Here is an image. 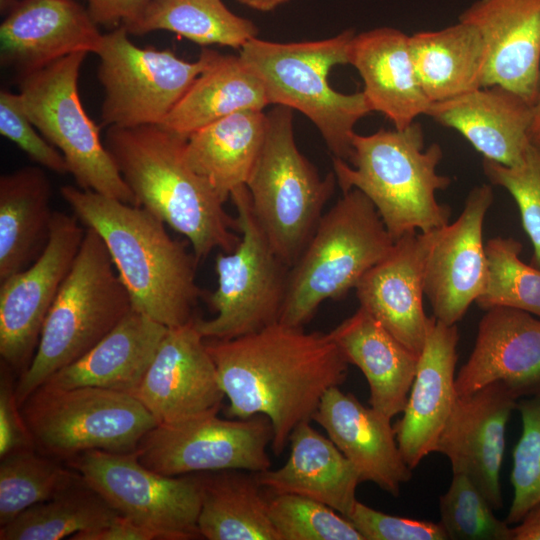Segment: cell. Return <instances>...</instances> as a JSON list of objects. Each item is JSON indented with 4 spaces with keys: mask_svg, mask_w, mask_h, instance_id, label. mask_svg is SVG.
<instances>
[{
    "mask_svg": "<svg viewBox=\"0 0 540 540\" xmlns=\"http://www.w3.org/2000/svg\"><path fill=\"white\" fill-rule=\"evenodd\" d=\"M522 432L513 450L510 481L513 499L506 517L509 524L519 523L540 503V393L517 401Z\"/></svg>",
    "mask_w": 540,
    "mask_h": 540,
    "instance_id": "cell-41",
    "label": "cell"
},
{
    "mask_svg": "<svg viewBox=\"0 0 540 540\" xmlns=\"http://www.w3.org/2000/svg\"><path fill=\"white\" fill-rule=\"evenodd\" d=\"M432 231H412L400 237L355 287L360 307L418 356L430 321L423 307V278Z\"/></svg>",
    "mask_w": 540,
    "mask_h": 540,
    "instance_id": "cell-22",
    "label": "cell"
},
{
    "mask_svg": "<svg viewBox=\"0 0 540 540\" xmlns=\"http://www.w3.org/2000/svg\"><path fill=\"white\" fill-rule=\"evenodd\" d=\"M71 467L38 454L36 448L10 453L0 463V525L35 504L51 499L79 478Z\"/></svg>",
    "mask_w": 540,
    "mask_h": 540,
    "instance_id": "cell-37",
    "label": "cell"
},
{
    "mask_svg": "<svg viewBox=\"0 0 540 540\" xmlns=\"http://www.w3.org/2000/svg\"><path fill=\"white\" fill-rule=\"evenodd\" d=\"M348 519L363 540H446L440 523L394 516L356 502Z\"/></svg>",
    "mask_w": 540,
    "mask_h": 540,
    "instance_id": "cell-44",
    "label": "cell"
},
{
    "mask_svg": "<svg viewBox=\"0 0 540 540\" xmlns=\"http://www.w3.org/2000/svg\"><path fill=\"white\" fill-rule=\"evenodd\" d=\"M98 27L76 0H19L0 25V64L19 80L71 54H95Z\"/></svg>",
    "mask_w": 540,
    "mask_h": 540,
    "instance_id": "cell-19",
    "label": "cell"
},
{
    "mask_svg": "<svg viewBox=\"0 0 540 540\" xmlns=\"http://www.w3.org/2000/svg\"><path fill=\"white\" fill-rule=\"evenodd\" d=\"M201 491L198 528L208 540H280L268 513V492L255 472L194 473Z\"/></svg>",
    "mask_w": 540,
    "mask_h": 540,
    "instance_id": "cell-32",
    "label": "cell"
},
{
    "mask_svg": "<svg viewBox=\"0 0 540 540\" xmlns=\"http://www.w3.org/2000/svg\"><path fill=\"white\" fill-rule=\"evenodd\" d=\"M168 329L132 309L86 354L45 383L66 389L98 387L134 396Z\"/></svg>",
    "mask_w": 540,
    "mask_h": 540,
    "instance_id": "cell-29",
    "label": "cell"
},
{
    "mask_svg": "<svg viewBox=\"0 0 540 540\" xmlns=\"http://www.w3.org/2000/svg\"><path fill=\"white\" fill-rule=\"evenodd\" d=\"M312 420L353 464L361 482H372L394 497L400 495L412 469L401 454L390 418L337 386L324 394Z\"/></svg>",
    "mask_w": 540,
    "mask_h": 540,
    "instance_id": "cell-24",
    "label": "cell"
},
{
    "mask_svg": "<svg viewBox=\"0 0 540 540\" xmlns=\"http://www.w3.org/2000/svg\"><path fill=\"white\" fill-rule=\"evenodd\" d=\"M269 105L258 76L237 55L217 51L161 124L187 138L195 131L236 112Z\"/></svg>",
    "mask_w": 540,
    "mask_h": 540,
    "instance_id": "cell-33",
    "label": "cell"
},
{
    "mask_svg": "<svg viewBox=\"0 0 540 540\" xmlns=\"http://www.w3.org/2000/svg\"><path fill=\"white\" fill-rule=\"evenodd\" d=\"M51 183L41 166H24L0 177V281L42 254L54 211Z\"/></svg>",
    "mask_w": 540,
    "mask_h": 540,
    "instance_id": "cell-30",
    "label": "cell"
},
{
    "mask_svg": "<svg viewBox=\"0 0 540 540\" xmlns=\"http://www.w3.org/2000/svg\"><path fill=\"white\" fill-rule=\"evenodd\" d=\"M349 364L358 367L370 390V406L392 419L407 403L419 356L359 306L329 332Z\"/></svg>",
    "mask_w": 540,
    "mask_h": 540,
    "instance_id": "cell-28",
    "label": "cell"
},
{
    "mask_svg": "<svg viewBox=\"0 0 540 540\" xmlns=\"http://www.w3.org/2000/svg\"><path fill=\"white\" fill-rule=\"evenodd\" d=\"M120 515L82 477L0 529L1 540H58L102 528Z\"/></svg>",
    "mask_w": 540,
    "mask_h": 540,
    "instance_id": "cell-36",
    "label": "cell"
},
{
    "mask_svg": "<svg viewBox=\"0 0 540 540\" xmlns=\"http://www.w3.org/2000/svg\"><path fill=\"white\" fill-rule=\"evenodd\" d=\"M440 525L451 540H513L506 520L464 474L453 473L448 490L439 497Z\"/></svg>",
    "mask_w": 540,
    "mask_h": 540,
    "instance_id": "cell-39",
    "label": "cell"
},
{
    "mask_svg": "<svg viewBox=\"0 0 540 540\" xmlns=\"http://www.w3.org/2000/svg\"><path fill=\"white\" fill-rule=\"evenodd\" d=\"M373 203L352 189L322 215L297 261L290 267L279 322L303 327L327 299L355 288L394 246Z\"/></svg>",
    "mask_w": 540,
    "mask_h": 540,
    "instance_id": "cell-7",
    "label": "cell"
},
{
    "mask_svg": "<svg viewBox=\"0 0 540 540\" xmlns=\"http://www.w3.org/2000/svg\"><path fill=\"white\" fill-rule=\"evenodd\" d=\"M530 143L540 149V95L533 104L532 122L529 129Z\"/></svg>",
    "mask_w": 540,
    "mask_h": 540,
    "instance_id": "cell-49",
    "label": "cell"
},
{
    "mask_svg": "<svg viewBox=\"0 0 540 540\" xmlns=\"http://www.w3.org/2000/svg\"><path fill=\"white\" fill-rule=\"evenodd\" d=\"M267 114L245 110L205 126L186 139L184 157L225 202L245 186L261 150Z\"/></svg>",
    "mask_w": 540,
    "mask_h": 540,
    "instance_id": "cell-31",
    "label": "cell"
},
{
    "mask_svg": "<svg viewBox=\"0 0 540 540\" xmlns=\"http://www.w3.org/2000/svg\"><path fill=\"white\" fill-rule=\"evenodd\" d=\"M482 36L484 86L499 85L534 104L540 95V0H477L459 16Z\"/></svg>",
    "mask_w": 540,
    "mask_h": 540,
    "instance_id": "cell-21",
    "label": "cell"
},
{
    "mask_svg": "<svg viewBox=\"0 0 540 540\" xmlns=\"http://www.w3.org/2000/svg\"><path fill=\"white\" fill-rule=\"evenodd\" d=\"M70 540H154L155 537L146 529L129 519L120 516L112 523L92 531L79 532Z\"/></svg>",
    "mask_w": 540,
    "mask_h": 540,
    "instance_id": "cell-47",
    "label": "cell"
},
{
    "mask_svg": "<svg viewBox=\"0 0 540 540\" xmlns=\"http://www.w3.org/2000/svg\"><path fill=\"white\" fill-rule=\"evenodd\" d=\"M120 515L155 539L202 538L198 528L201 491L195 474L167 476L139 460L135 452L89 450L66 460Z\"/></svg>",
    "mask_w": 540,
    "mask_h": 540,
    "instance_id": "cell-13",
    "label": "cell"
},
{
    "mask_svg": "<svg viewBox=\"0 0 540 540\" xmlns=\"http://www.w3.org/2000/svg\"><path fill=\"white\" fill-rule=\"evenodd\" d=\"M352 29L318 41L278 43L249 40L239 50L244 64L261 80L269 105L303 113L317 127L335 158L352 156L355 124L371 108L363 92L345 94L328 82L329 71L348 64Z\"/></svg>",
    "mask_w": 540,
    "mask_h": 540,
    "instance_id": "cell-5",
    "label": "cell"
},
{
    "mask_svg": "<svg viewBox=\"0 0 540 540\" xmlns=\"http://www.w3.org/2000/svg\"><path fill=\"white\" fill-rule=\"evenodd\" d=\"M20 407L35 448L65 460L89 450L135 452L157 425L135 396L98 387L44 383Z\"/></svg>",
    "mask_w": 540,
    "mask_h": 540,
    "instance_id": "cell-9",
    "label": "cell"
},
{
    "mask_svg": "<svg viewBox=\"0 0 540 540\" xmlns=\"http://www.w3.org/2000/svg\"><path fill=\"white\" fill-rule=\"evenodd\" d=\"M240 241L215 259L217 288L209 295L215 316L196 319L205 339H232L265 328L280 319L289 267L277 256L254 215L246 186L231 195Z\"/></svg>",
    "mask_w": 540,
    "mask_h": 540,
    "instance_id": "cell-11",
    "label": "cell"
},
{
    "mask_svg": "<svg viewBox=\"0 0 540 540\" xmlns=\"http://www.w3.org/2000/svg\"><path fill=\"white\" fill-rule=\"evenodd\" d=\"M268 513L280 540H363L347 517L304 496L268 493Z\"/></svg>",
    "mask_w": 540,
    "mask_h": 540,
    "instance_id": "cell-40",
    "label": "cell"
},
{
    "mask_svg": "<svg viewBox=\"0 0 540 540\" xmlns=\"http://www.w3.org/2000/svg\"><path fill=\"white\" fill-rule=\"evenodd\" d=\"M216 365L227 415H264L280 455L294 428L311 421L324 394L343 384L348 362L329 333L275 322L232 339H205Z\"/></svg>",
    "mask_w": 540,
    "mask_h": 540,
    "instance_id": "cell-1",
    "label": "cell"
},
{
    "mask_svg": "<svg viewBox=\"0 0 540 540\" xmlns=\"http://www.w3.org/2000/svg\"><path fill=\"white\" fill-rule=\"evenodd\" d=\"M88 53L77 52L18 80L24 110L66 160L77 187L137 206L78 90Z\"/></svg>",
    "mask_w": 540,
    "mask_h": 540,
    "instance_id": "cell-10",
    "label": "cell"
},
{
    "mask_svg": "<svg viewBox=\"0 0 540 540\" xmlns=\"http://www.w3.org/2000/svg\"><path fill=\"white\" fill-rule=\"evenodd\" d=\"M482 167L489 181L505 188L516 201L533 246L530 264L540 269V149L531 144L521 163L515 166L483 158Z\"/></svg>",
    "mask_w": 540,
    "mask_h": 540,
    "instance_id": "cell-42",
    "label": "cell"
},
{
    "mask_svg": "<svg viewBox=\"0 0 540 540\" xmlns=\"http://www.w3.org/2000/svg\"><path fill=\"white\" fill-rule=\"evenodd\" d=\"M289 442L290 454L283 466L257 473L261 485L271 494L290 493L313 499L348 518L361 482L353 464L310 421L297 425Z\"/></svg>",
    "mask_w": 540,
    "mask_h": 540,
    "instance_id": "cell-27",
    "label": "cell"
},
{
    "mask_svg": "<svg viewBox=\"0 0 540 540\" xmlns=\"http://www.w3.org/2000/svg\"><path fill=\"white\" fill-rule=\"evenodd\" d=\"M412 61L429 100L440 102L480 87L486 49L475 26L464 21L409 36Z\"/></svg>",
    "mask_w": 540,
    "mask_h": 540,
    "instance_id": "cell-34",
    "label": "cell"
},
{
    "mask_svg": "<svg viewBox=\"0 0 540 540\" xmlns=\"http://www.w3.org/2000/svg\"><path fill=\"white\" fill-rule=\"evenodd\" d=\"M85 231L74 214L54 211L42 254L26 269L0 281V355L11 370L21 374L30 365Z\"/></svg>",
    "mask_w": 540,
    "mask_h": 540,
    "instance_id": "cell-15",
    "label": "cell"
},
{
    "mask_svg": "<svg viewBox=\"0 0 540 540\" xmlns=\"http://www.w3.org/2000/svg\"><path fill=\"white\" fill-rule=\"evenodd\" d=\"M60 193L77 219L105 243L132 308L174 328L192 321L201 291L197 258L174 240L164 222L140 206L64 185Z\"/></svg>",
    "mask_w": 540,
    "mask_h": 540,
    "instance_id": "cell-2",
    "label": "cell"
},
{
    "mask_svg": "<svg viewBox=\"0 0 540 540\" xmlns=\"http://www.w3.org/2000/svg\"><path fill=\"white\" fill-rule=\"evenodd\" d=\"M124 27L130 35L165 30L202 46L238 50L258 34L251 20L231 12L222 0H150L143 13Z\"/></svg>",
    "mask_w": 540,
    "mask_h": 540,
    "instance_id": "cell-35",
    "label": "cell"
},
{
    "mask_svg": "<svg viewBox=\"0 0 540 540\" xmlns=\"http://www.w3.org/2000/svg\"><path fill=\"white\" fill-rule=\"evenodd\" d=\"M208 413L180 422L157 424L135 453L147 468L167 476L239 469L262 472L271 466L273 440L268 417L222 419Z\"/></svg>",
    "mask_w": 540,
    "mask_h": 540,
    "instance_id": "cell-14",
    "label": "cell"
},
{
    "mask_svg": "<svg viewBox=\"0 0 540 540\" xmlns=\"http://www.w3.org/2000/svg\"><path fill=\"white\" fill-rule=\"evenodd\" d=\"M92 20L98 25L114 29L127 26L145 10L150 0H85Z\"/></svg>",
    "mask_w": 540,
    "mask_h": 540,
    "instance_id": "cell-46",
    "label": "cell"
},
{
    "mask_svg": "<svg viewBox=\"0 0 540 540\" xmlns=\"http://www.w3.org/2000/svg\"><path fill=\"white\" fill-rule=\"evenodd\" d=\"M336 182L334 173L321 178L299 151L292 109L277 105L267 113L264 141L245 186L257 222L289 268L316 229Z\"/></svg>",
    "mask_w": 540,
    "mask_h": 540,
    "instance_id": "cell-8",
    "label": "cell"
},
{
    "mask_svg": "<svg viewBox=\"0 0 540 540\" xmlns=\"http://www.w3.org/2000/svg\"><path fill=\"white\" fill-rule=\"evenodd\" d=\"M129 35L122 25L110 30L95 53L104 89L102 125H161L216 51L203 49L197 61L189 62L170 50L140 48Z\"/></svg>",
    "mask_w": 540,
    "mask_h": 540,
    "instance_id": "cell-12",
    "label": "cell"
},
{
    "mask_svg": "<svg viewBox=\"0 0 540 540\" xmlns=\"http://www.w3.org/2000/svg\"><path fill=\"white\" fill-rule=\"evenodd\" d=\"M458 340L456 324L447 325L430 317L407 403L394 425L398 447L412 470L435 451L457 399Z\"/></svg>",
    "mask_w": 540,
    "mask_h": 540,
    "instance_id": "cell-23",
    "label": "cell"
},
{
    "mask_svg": "<svg viewBox=\"0 0 540 540\" xmlns=\"http://www.w3.org/2000/svg\"><path fill=\"white\" fill-rule=\"evenodd\" d=\"M492 202L491 186H476L456 221L432 231L424 266V294L433 316L447 325L459 322L486 286L483 223Z\"/></svg>",
    "mask_w": 540,
    "mask_h": 540,
    "instance_id": "cell-16",
    "label": "cell"
},
{
    "mask_svg": "<svg viewBox=\"0 0 540 540\" xmlns=\"http://www.w3.org/2000/svg\"><path fill=\"white\" fill-rule=\"evenodd\" d=\"M11 368L1 361L0 377V457L35 448L16 397Z\"/></svg>",
    "mask_w": 540,
    "mask_h": 540,
    "instance_id": "cell-45",
    "label": "cell"
},
{
    "mask_svg": "<svg viewBox=\"0 0 540 540\" xmlns=\"http://www.w3.org/2000/svg\"><path fill=\"white\" fill-rule=\"evenodd\" d=\"M134 396L157 424L219 412L225 393L195 318L168 329Z\"/></svg>",
    "mask_w": 540,
    "mask_h": 540,
    "instance_id": "cell-17",
    "label": "cell"
},
{
    "mask_svg": "<svg viewBox=\"0 0 540 540\" xmlns=\"http://www.w3.org/2000/svg\"><path fill=\"white\" fill-rule=\"evenodd\" d=\"M0 134L42 168L69 174L61 152L41 135L26 114L19 93L7 89L0 92Z\"/></svg>",
    "mask_w": 540,
    "mask_h": 540,
    "instance_id": "cell-43",
    "label": "cell"
},
{
    "mask_svg": "<svg viewBox=\"0 0 540 540\" xmlns=\"http://www.w3.org/2000/svg\"><path fill=\"white\" fill-rule=\"evenodd\" d=\"M239 3L258 11H271L288 0H237Z\"/></svg>",
    "mask_w": 540,
    "mask_h": 540,
    "instance_id": "cell-50",
    "label": "cell"
},
{
    "mask_svg": "<svg viewBox=\"0 0 540 540\" xmlns=\"http://www.w3.org/2000/svg\"><path fill=\"white\" fill-rule=\"evenodd\" d=\"M500 382L519 400L540 393V318L515 308L486 310L473 350L456 375L457 396Z\"/></svg>",
    "mask_w": 540,
    "mask_h": 540,
    "instance_id": "cell-20",
    "label": "cell"
},
{
    "mask_svg": "<svg viewBox=\"0 0 540 540\" xmlns=\"http://www.w3.org/2000/svg\"><path fill=\"white\" fill-rule=\"evenodd\" d=\"M351 143V166L333 157L336 181L343 193L357 189L369 198L394 241L449 223L451 210L436 200V191L446 189L451 179L437 173L442 149L437 143L425 148L420 123L370 135L354 133Z\"/></svg>",
    "mask_w": 540,
    "mask_h": 540,
    "instance_id": "cell-4",
    "label": "cell"
},
{
    "mask_svg": "<svg viewBox=\"0 0 540 540\" xmlns=\"http://www.w3.org/2000/svg\"><path fill=\"white\" fill-rule=\"evenodd\" d=\"M427 115L459 132L483 158L515 166L531 145L533 104L499 85L433 102Z\"/></svg>",
    "mask_w": 540,
    "mask_h": 540,
    "instance_id": "cell-25",
    "label": "cell"
},
{
    "mask_svg": "<svg viewBox=\"0 0 540 540\" xmlns=\"http://www.w3.org/2000/svg\"><path fill=\"white\" fill-rule=\"evenodd\" d=\"M132 309L105 243L95 230L86 228L47 314L35 355L16 384L20 406L51 375L100 342Z\"/></svg>",
    "mask_w": 540,
    "mask_h": 540,
    "instance_id": "cell-6",
    "label": "cell"
},
{
    "mask_svg": "<svg viewBox=\"0 0 540 540\" xmlns=\"http://www.w3.org/2000/svg\"><path fill=\"white\" fill-rule=\"evenodd\" d=\"M19 0H0L1 13L6 15L17 5Z\"/></svg>",
    "mask_w": 540,
    "mask_h": 540,
    "instance_id": "cell-51",
    "label": "cell"
},
{
    "mask_svg": "<svg viewBox=\"0 0 540 540\" xmlns=\"http://www.w3.org/2000/svg\"><path fill=\"white\" fill-rule=\"evenodd\" d=\"M521 250L522 244L512 237L487 241V282L476 300L480 308L510 307L540 318V269L524 263Z\"/></svg>",
    "mask_w": 540,
    "mask_h": 540,
    "instance_id": "cell-38",
    "label": "cell"
},
{
    "mask_svg": "<svg viewBox=\"0 0 540 540\" xmlns=\"http://www.w3.org/2000/svg\"><path fill=\"white\" fill-rule=\"evenodd\" d=\"M518 399L500 382L457 396L435 451L447 457L453 473L466 475L494 510L503 505L500 471L505 434Z\"/></svg>",
    "mask_w": 540,
    "mask_h": 540,
    "instance_id": "cell-18",
    "label": "cell"
},
{
    "mask_svg": "<svg viewBox=\"0 0 540 540\" xmlns=\"http://www.w3.org/2000/svg\"><path fill=\"white\" fill-rule=\"evenodd\" d=\"M348 64L361 76L363 94L371 108L402 130L427 115L432 102L421 87L412 61L409 35L379 27L351 39Z\"/></svg>",
    "mask_w": 540,
    "mask_h": 540,
    "instance_id": "cell-26",
    "label": "cell"
},
{
    "mask_svg": "<svg viewBox=\"0 0 540 540\" xmlns=\"http://www.w3.org/2000/svg\"><path fill=\"white\" fill-rule=\"evenodd\" d=\"M186 139L154 124L108 127L103 141L137 206L184 235L199 260L216 248L233 251L240 236L224 201L187 164Z\"/></svg>",
    "mask_w": 540,
    "mask_h": 540,
    "instance_id": "cell-3",
    "label": "cell"
},
{
    "mask_svg": "<svg viewBox=\"0 0 540 540\" xmlns=\"http://www.w3.org/2000/svg\"><path fill=\"white\" fill-rule=\"evenodd\" d=\"M513 530V540H540V503L535 505Z\"/></svg>",
    "mask_w": 540,
    "mask_h": 540,
    "instance_id": "cell-48",
    "label": "cell"
}]
</instances>
